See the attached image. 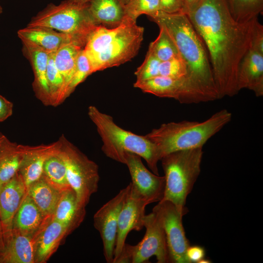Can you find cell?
I'll return each instance as SVG.
<instances>
[{
	"label": "cell",
	"instance_id": "cell-4",
	"mask_svg": "<svg viewBox=\"0 0 263 263\" xmlns=\"http://www.w3.org/2000/svg\"><path fill=\"white\" fill-rule=\"evenodd\" d=\"M231 118V113L223 109L203 122L184 120L162 124L145 136L156 145L161 160L173 152L203 147Z\"/></svg>",
	"mask_w": 263,
	"mask_h": 263
},
{
	"label": "cell",
	"instance_id": "cell-41",
	"mask_svg": "<svg viewBox=\"0 0 263 263\" xmlns=\"http://www.w3.org/2000/svg\"><path fill=\"white\" fill-rule=\"evenodd\" d=\"M4 247V241L2 228L0 221V251L2 250Z\"/></svg>",
	"mask_w": 263,
	"mask_h": 263
},
{
	"label": "cell",
	"instance_id": "cell-38",
	"mask_svg": "<svg viewBox=\"0 0 263 263\" xmlns=\"http://www.w3.org/2000/svg\"><path fill=\"white\" fill-rule=\"evenodd\" d=\"M186 255L190 263H199L205 258V250L199 245H189L187 250Z\"/></svg>",
	"mask_w": 263,
	"mask_h": 263
},
{
	"label": "cell",
	"instance_id": "cell-27",
	"mask_svg": "<svg viewBox=\"0 0 263 263\" xmlns=\"http://www.w3.org/2000/svg\"><path fill=\"white\" fill-rule=\"evenodd\" d=\"M84 46L75 42L68 43L54 52V61L61 75L65 85L64 98H67L68 86L74 75L78 56Z\"/></svg>",
	"mask_w": 263,
	"mask_h": 263
},
{
	"label": "cell",
	"instance_id": "cell-19",
	"mask_svg": "<svg viewBox=\"0 0 263 263\" xmlns=\"http://www.w3.org/2000/svg\"><path fill=\"white\" fill-rule=\"evenodd\" d=\"M238 91L247 89L263 95V54L250 49L242 60L237 75Z\"/></svg>",
	"mask_w": 263,
	"mask_h": 263
},
{
	"label": "cell",
	"instance_id": "cell-25",
	"mask_svg": "<svg viewBox=\"0 0 263 263\" xmlns=\"http://www.w3.org/2000/svg\"><path fill=\"white\" fill-rule=\"evenodd\" d=\"M42 175L27 188V193L47 217H52L61 195Z\"/></svg>",
	"mask_w": 263,
	"mask_h": 263
},
{
	"label": "cell",
	"instance_id": "cell-17",
	"mask_svg": "<svg viewBox=\"0 0 263 263\" xmlns=\"http://www.w3.org/2000/svg\"><path fill=\"white\" fill-rule=\"evenodd\" d=\"M59 144L58 140L48 144L34 146L22 145V157L18 172L27 189L42 176L46 159L58 149Z\"/></svg>",
	"mask_w": 263,
	"mask_h": 263
},
{
	"label": "cell",
	"instance_id": "cell-31",
	"mask_svg": "<svg viewBox=\"0 0 263 263\" xmlns=\"http://www.w3.org/2000/svg\"><path fill=\"white\" fill-rule=\"evenodd\" d=\"M160 31L157 38L151 42L148 50L161 62L180 56L173 40L166 30L159 27Z\"/></svg>",
	"mask_w": 263,
	"mask_h": 263
},
{
	"label": "cell",
	"instance_id": "cell-15",
	"mask_svg": "<svg viewBox=\"0 0 263 263\" xmlns=\"http://www.w3.org/2000/svg\"><path fill=\"white\" fill-rule=\"evenodd\" d=\"M27 192L18 172L0 187V221L3 237L11 232L13 218Z\"/></svg>",
	"mask_w": 263,
	"mask_h": 263
},
{
	"label": "cell",
	"instance_id": "cell-7",
	"mask_svg": "<svg viewBox=\"0 0 263 263\" xmlns=\"http://www.w3.org/2000/svg\"><path fill=\"white\" fill-rule=\"evenodd\" d=\"M68 0L58 5L51 3L32 18L27 27H44L69 35L85 46L97 26L88 9Z\"/></svg>",
	"mask_w": 263,
	"mask_h": 263
},
{
	"label": "cell",
	"instance_id": "cell-45",
	"mask_svg": "<svg viewBox=\"0 0 263 263\" xmlns=\"http://www.w3.org/2000/svg\"><path fill=\"white\" fill-rule=\"evenodd\" d=\"M2 8L1 6L0 5V15L2 13Z\"/></svg>",
	"mask_w": 263,
	"mask_h": 263
},
{
	"label": "cell",
	"instance_id": "cell-30",
	"mask_svg": "<svg viewBox=\"0 0 263 263\" xmlns=\"http://www.w3.org/2000/svg\"><path fill=\"white\" fill-rule=\"evenodd\" d=\"M47 79L52 106H57L65 100V85L63 78L55 63L54 52L49 53L47 67Z\"/></svg>",
	"mask_w": 263,
	"mask_h": 263
},
{
	"label": "cell",
	"instance_id": "cell-40",
	"mask_svg": "<svg viewBox=\"0 0 263 263\" xmlns=\"http://www.w3.org/2000/svg\"><path fill=\"white\" fill-rule=\"evenodd\" d=\"M203 0H183L184 12L186 15L195 9Z\"/></svg>",
	"mask_w": 263,
	"mask_h": 263
},
{
	"label": "cell",
	"instance_id": "cell-5",
	"mask_svg": "<svg viewBox=\"0 0 263 263\" xmlns=\"http://www.w3.org/2000/svg\"><path fill=\"white\" fill-rule=\"evenodd\" d=\"M88 114L95 125L102 141V150L109 158L124 164L127 152L138 154L147 162L151 171L159 175L157 163L160 157L156 145L145 135H140L122 129L112 116L90 106Z\"/></svg>",
	"mask_w": 263,
	"mask_h": 263
},
{
	"label": "cell",
	"instance_id": "cell-24",
	"mask_svg": "<svg viewBox=\"0 0 263 263\" xmlns=\"http://www.w3.org/2000/svg\"><path fill=\"white\" fill-rule=\"evenodd\" d=\"M88 5L89 12L97 26L114 28L126 17L121 0H91Z\"/></svg>",
	"mask_w": 263,
	"mask_h": 263
},
{
	"label": "cell",
	"instance_id": "cell-16",
	"mask_svg": "<svg viewBox=\"0 0 263 263\" xmlns=\"http://www.w3.org/2000/svg\"><path fill=\"white\" fill-rule=\"evenodd\" d=\"M65 226L52 217L32 238L34 263H45L69 235Z\"/></svg>",
	"mask_w": 263,
	"mask_h": 263
},
{
	"label": "cell",
	"instance_id": "cell-28",
	"mask_svg": "<svg viewBox=\"0 0 263 263\" xmlns=\"http://www.w3.org/2000/svg\"><path fill=\"white\" fill-rule=\"evenodd\" d=\"M59 147L60 144L58 149L46 159L42 175L51 185L62 192L71 187L67 180L66 166Z\"/></svg>",
	"mask_w": 263,
	"mask_h": 263
},
{
	"label": "cell",
	"instance_id": "cell-36",
	"mask_svg": "<svg viewBox=\"0 0 263 263\" xmlns=\"http://www.w3.org/2000/svg\"><path fill=\"white\" fill-rule=\"evenodd\" d=\"M250 49L263 54V26L256 19L253 25Z\"/></svg>",
	"mask_w": 263,
	"mask_h": 263
},
{
	"label": "cell",
	"instance_id": "cell-8",
	"mask_svg": "<svg viewBox=\"0 0 263 263\" xmlns=\"http://www.w3.org/2000/svg\"><path fill=\"white\" fill-rule=\"evenodd\" d=\"M59 140L68 182L76 194L78 204L86 207L91 196L98 189V167L64 135Z\"/></svg>",
	"mask_w": 263,
	"mask_h": 263
},
{
	"label": "cell",
	"instance_id": "cell-46",
	"mask_svg": "<svg viewBox=\"0 0 263 263\" xmlns=\"http://www.w3.org/2000/svg\"><path fill=\"white\" fill-rule=\"evenodd\" d=\"M124 4L127 2L129 0H121Z\"/></svg>",
	"mask_w": 263,
	"mask_h": 263
},
{
	"label": "cell",
	"instance_id": "cell-3",
	"mask_svg": "<svg viewBox=\"0 0 263 263\" xmlns=\"http://www.w3.org/2000/svg\"><path fill=\"white\" fill-rule=\"evenodd\" d=\"M144 31L136 21L127 16L114 28L97 26L84 47L93 73L119 66L135 56L143 40Z\"/></svg>",
	"mask_w": 263,
	"mask_h": 263
},
{
	"label": "cell",
	"instance_id": "cell-33",
	"mask_svg": "<svg viewBox=\"0 0 263 263\" xmlns=\"http://www.w3.org/2000/svg\"><path fill=\"white\" fill-rule=\"evenodd\" d=\"M92 74L93 72L91 64L83 48L78 56L75 71L68 88L67 97L79 84Z\"/></svg>",
	"mask_w": 263,
	"mask_h": 263
},
{
	"label": "cell",
	"instance_id": "cell-14",
	"mask_svg": "<svg viewBox=\"0 0 263 263\" xmlns=\"http://www.w3.org/2000/svg\"><path fill=\"white\" fill-rule=\"evenodd\" d=\"M148 205V203L131 187L129 194L119 216L113 263H115L120 256L130 232L140 231L144 227L145 207Z\"/></svg>",
	"mask_w": 263,
	"mask_h": 263
},
{
	"label": "cell",
	"instance_id": "cell-21",
	"mask_svg": "<svg viewBox=\"0 0 263 263\" xmlns=\"http://www.w3.org/2000/svg\"><path fill=\"white\" fill-rule=\"evenodd\" d=\"M52 217L43 214L27 192L13 218L12 230L33 238Z\"/></svg>",
	"mask_w": 263,
	"mask_h": 263
},
{
	"label": "cell",
	"instance_id": "cell-18",
	"mask_svg": "<svg viewBox=\"0 0 263 263\" xmlns=\"http://www.w3.org/2000/svg\"><path fill=\"white\" fill-rule=\"evenodd\" d=\"M22 42L33 70L34 80L33 88L35 95L44 105L52 106L47 79V67L49 53L29 42Z\"/></svg>",
	"mask_w": 263,
	"mask_h": 263
},
{
	"label": "cell",
	"instance_id": "cell-32",
	"mask_svg": "<svg viewBox=\"0 0 263 263\" xmlns=\"http://www.w3.org/2000/svg\"><path fill=\"white\" fill-rule=\"evenodd\" d=\"M124 7L126 16L135 21L141 15L149 16L160 10L158 0H129Z\"/></svg>",
	"mask_w": 263,
	"mask_h": 263
},
{
	"label": "cell",
	"instance_id": "cell-26",
	"mask_svg": "<svg viewBox=\"0 0 263 263\" xmlns=\"http://www.w3.org/2000/svg\"><path fill=\"white\" fill-rule=\"evenodd\" d=\"M22 146L6 136L0 144V187L18 172L22 157Z\"/></svg>",
	"mask_w": 263,
	"mask_h": 263
},
{
	"label": "cell",
	"instance_id": "cell-23",
	"mask_svg": "<svg viewBox=\"0 0 263 263\" xmlns=\"http://www.w3.org/2000/svg\"><path fill=\"white\" fill-rule=\"evenodd\" d=\"M85 215V207L78 204L71 188L62 192L52 217L65 226L71 234L82 223Z\"/></svg>",
	"mask_w": 263,
	"mask_h": 263
},
{
	"label": "cell",
	"instance_id": "cell-39",
	"mask_svg": "<svg viewBox=\"0 0 263 263\" xmlns=\"http://www.w3.org/2000/svg\"><path fill=\"white\" fill-rule=\"evenodd\" d=\"M13 103L0 94V122L10 117L13 112Z\"/></svg>",
	"mask_w": 263,
	"mask_h": 263
},
{
	"label": "cell",
	"instance_id": "cell-42",
	"mask_svg": "<svg viewBox=\"0 0 263 263\" xmlns=\"http://www.w3.org/2000/svg\"><path fill=\"white\" fill-rule=\"evenodd\" d=\"M72 2L84 5L88 4L91 0H68Z\"/></svg>",
	"mask_w": 263,
	"mask_h": 263
},
{
	"label": "cell",
	"instance_id": "cell-1",
	"mask_svg": "<svg viewBox=\"0 0 263 263\" xmlns=\"http://www.w3.org/2000/svg\"><path fill=\"white\" fill-rule=\"evenodd\" d=\"M187 15L207 49L219 99L235 95L239 92V65L251 48L258 18L246 22L236 21L226 0H203Z\"/></svg>",
	"mask_w": 263,
	"mask_h": 263
},
{
	"label": "cell",
	"instance_id": "cell-11",
	"mask_svg": "<svg viewBox=\"0 0 263 263\" xmlns=\"http://www.w3.org/2000/svg\"><path fill=\"white\" fill-rule=\"evenodd\" d=\"M131 183L102 206L94 216V225L102 240L103 254L108 263H113L120 211L131 190Z\"/></svg>",
	"mask_w": 263,
	"mask_h": 263
},
{
	"label": "cell",
	"instance_id": "cell-35",
	"mask_svg": "<svg viewBox=\"0 0 263 263\" xmlns=\"http://www.w3.org/2000/svg\"><path fill=\"white\" fill-rule=\"evenodd\" d=\"M187 75V66L180 56L162 61L159 66V75L181 78Z\"/></svg>",
	"mask_w": 263,
	"mask_h": 263
},
{
	"label": "cell",
	"instance_id": "cell-22",
	"mask_svg": "<svg viewBox=\"0 0 263 263\" xmlns=\"http://www.w3.org/2000/svg\"><path fill=\"white\" fill-rule=\"evenodd\" d=\"M0 263H34L32 238L12 230L3 237Z\"/></svg>",
	"mask_w": 263,
	"mask_h": 263
},
{
	"label": "cell",
	"instance_id": "cell-6",
	"mask_svg": "<svg viewBox=\"0 0 263 263\" xmlns=\"http://www.w3.org/2000/svg\"><path fill=\"white\" fill-rule=\"evenodd\" d=\"M203 147L169 153L161 159L165 188L161 201L173 204L184 215L188 212L186 199L201 171Z\"/></svg>",
	"mask_w": 263,
	"mask_h": 263
},
{
	"label": "cell",
	"instance_id": "cell-12",
	"mask_svg": "<svg viewBox=\"0 0 263 263\" xmlns=\"http://www.w3.org/2000/svg\"><path fill=\"white\" fill-rule=\"evenodd\" d=\"M133 86L144 93L160 97L173 98L181 103L208 102L190 84L186 77L173 78L158 75L146 80L136 81Z\"/></svg>",
	"mask_w": 263,
	"mask_h": 263
},
{
	"label": "cell",
	"instance_id": "cell-13",
	"mask_svg": "<svg viewBox=\"0 0 263 263\" xmlns=\"http://www.w3.org/2000/svg\"><path fill=\"white\" fill-rule=\"evenodd\" d=\"M141 157L127 152L124 164L129 169L132 178L131 187L148 204L161 201L165 188V176L156 175L149 171L143 164Z\"/></svg>",
	"mask_w": 263,
	"mask_h": 263
},
{
	"label": "cell",
	"instance_id": "cell-20",
	"mask_svg": "<svg viewBox=\"0 0 263 263\" xmlns=\"http://www.w3.org/2000/svg\"><path fill=\"white\" fill-rule=\"evenodd\" d=\"M17 34L21 41L29 42L49 53L71 42L84 46L72 36L47 27H26L19 30Z\"/></svg>",
	"mask_w": 263,
	"mask_h": 263
},
{
	"label": "cell",
	"instance_id": "cell-2",
	"mask_svg": "<svg viewBox=\"0 0 263 263\" xmlns=\"http://www.w3.org/2000/svg\"><path fill=\"white\" fill-rule=\"evenodd\" d=\"M148 16L173 40L187 66L188 82L210 101L219 99L207 49L188 16L158 10Z\"/></svg>",
	"mask_w": 263,
	"mask_h": 263
},
{
	"label": "cell",
	"instance_id": "cell-44",
	"mask_svg": "<svg viewBox=\"0 0 263 263\" xmlns=\"http://www.w3.org/2000/svg\"><path fill=\"white\" fill-rule=\"evenodd\" d=\"M5 137L6 136L0 131V144L2 142Z\"/></svg>",
	"mask_w": 263,
	"mask_h": 263
},
{
	"label": "cell",
	"instance_id": "cell-9",
	"mask_svg": "<svg viewBox=\"0 0 263 263\" xmlns=\"http://www.w3.org/2000/svg\"><path fill=\"white\" fill-rule=\"evenodd\" d=\"M146 233L137 244H125L115 263H143L154 256L158 263H169L165 233L157 213L152 211L144 218Z\"/></svg>",
	"mask_w": 263,
	"mask_h": 263
},
{
	"label": "cell",
	"instance_id": "cell-43",
	"mask_svg": "<svg viewBox=\"0 0 263 263\" xmlns=\"http://www.w3.org/2000/svg\"><path fill=\"white\" fill-rule=\"evenodd\" d=\"M211 263V261L210 260H207V259H206L205 258L202 259L199 262V263Z\"/></svg>",
	"mask_w": 263,
	"mask_h": 263
},
{
	"label": "cell",
	"instance_id": "cell-34",
	"mask_svg": "<svg viewBox=\"0 0 263 263\" xmlns=\"http://www.w3.org/2000/svg\"><path fill=\"white\" fill-rule=\"evenodd\" d=\"M161 62L160 60L148 50L143 62L134 73L136 77V81H142L159 75Z\"/></svg>",
	"mask_w": 263,
	"mask_h": 263
},
{
	"label": "cell",
	"instance_id": "cell-10",
	"mask_svg": "<svg viewBox=\"0 0 263 263\" xmlns=\"http://www.w3.org/2000/svg\"><path fill=\"white\" fill-rule=\"evenodd\" d=\"M159 216L165 233L169 263H190L186 255L190 245L182 223L184 215L168 201H161L152 209Z\"/></svg>",
	"mask_w": 263,
	"mask_h": 263
},
{
	"label": "cell",
	"instance_id": "cell-37",
	"mask_svg": "<svg viewBox=\"0 0 263 263\" xmlns=\"http://www.w3.org/2000/svg\"><path fill=\"white\" fill-rule=\"evenodd\" d=\"M158 1L160 10L163 12L169 14L184 13L183 0H158Z\"/></svg>",
	"mask_w": 263,
	"mask_h": 263
},
{
	"label": "cell",
	"instance_id": "cell-29",
	"mask_svg": "<svg viewBox=\"0 0 263 263\" xmlns=\"http://www.w3.org/2000/svg\"><path fill=\"white\" fill-rule=\"evenodd\" d=\"M235 20L248 22L263 13V0H226Z\"/></svg>",
	"mask_w": 263,
	"mask_h": 263
}]
</instances>
